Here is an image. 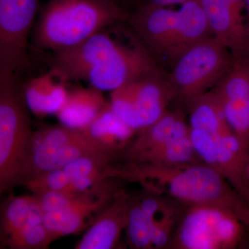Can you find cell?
Instances as JSON below:
<instances>
[{
    "label": "cell",
    "mask_w": 249,
    "mask_h": 249,
    "mask_svg": "<svg viewBox=\"0 0 249 249\" xmlns=\"http://www.w3.org/2000/svg\"><path fill=\"white\" fill-rule=\"evenodd\" d=\"M158 71L155 57L137 36L127 46L104 31L76 47L55 52L51 70L64 83L85 80L102 91H114Z\"/></svg>",
    "instance_id": "cell-1"
},
{
    "label": "cell",
    "mask_w": 249,
    "mask_h": 249,
    "mask_svg": "<svg viewBox=\"0 0 249 249\" xmlns=\"http://www.w3.org/2000/svg\"><path fill=\"white\" fill-rule=\"evenodd\" d=\"M246 227L231 210L217 205H190L170 247L178 249H232L242 243Z\"/></svg>",
    "instance_id": "cell-6"
},
{
    "label": "cell",
    "mask_w": 249,
    "mask_h": 249,
    "mask_svg": "<svg viewBox=\"0 0 249 249\" xmlns=\"http://www.w3.org/2000/svg\"><path fill=\"white\" fill-rule=\"evenodd\" d=\"M233 57L213 36L187 49L172 65L168 78L178 97H196L217 85L231 67Z\"/></svg>",
    "instance_id": "cell-7"
},
{
    "label": "cell",
    "mask_w": 249,
    "mask_h": 249,
    "mask_svg": "<svg viewBox=\"0 0 249 249\" xmlns=\"http://www.w3.org/2000/svg\"><path fill=\"white\" fill-rule=\"evenodd\" d=\"M118 191L112 188L98 194L67 195L58 210L45 213L44 224L55 240L86 231Z\"/></svg>",
    "instance_id": "cell-10"
},
{
    "label": "cell",
    "mask_w": 249,
    "mask_h": 249,
    "mask_svg": "<svg viewBox=\"0 0 249 249\" xmlns=\"http://www.w3.org/2000/svg\"><path fill=\"white\" fill-rule=\"evenodd\" d=\"M126 237L129 247L134 249H152L151 223L142 211L140 198L131 196L129 201L128 218Z\"/></svg>",
    "instance_id": "cell-21"
},
{
    "label": "cell",
    "mask_w": 249,
    "mask_h": 249,
    "mask_svg": "<svg viewBox=\"0 0 249 249\" xmlns=\"http://www.w3.org/2000/svg\"><path fill=\"white\" fill-rule=\"evenodd\" d=\"M129 199L130 196L125 191H118L85 231L74 249H116L127 227Z\"/></svg>",
    "instance_id": "cell-11"
},
{
    "label": "cell",
    "mask_w": 249,
    "mask_h": 249,
    "mask_svg": "<svg viewBox=\"0 0 249 249\" xmlns=\"http://www.w3.org/2000/svg\"><path fill=\"white\" fill-rule=\"evenodd\" d=\"M131 181H139L147 191L169 195L190 205H217L231 210L249 228V204L217 170L205 163L162 167L129 163L124 167Z\"/></svg>",
    "instance_id": "cell-2"
},
{
    "label": "cell",
    "mask_w": 249,
    "mask_h": 249,
    "mask_svg": "<svg viewBox=\"0 0 249 249\" xmlns=\"http://www.w3.org/2000/svg\"><path fill=\"white\" fill-rule=\"evenodd\" d=\"M39 0H0V74L14 76L27 58Z\"/></svg>",
    "instance_id": "cell-8"
},
{
    "label": "cell",
    "mask_w": 249,
    "mask_h": 249,
    "mask_svg": "<svg viewBox=\"0 0 249 249\" xmlns=\"http://www.w3.org/2000/svg\"><path fill=\"white\" fill-rule=\"evenodd\" d=\"M14 76L0 74V193L21 183L34 131Z\"/></svg>",
    "instance_id": "cell-5"
},
{
    "label": "cell",
    "mask_w": 249,
    "mask_h": 249,
    "mask_svg": "<svg viewBox=\"0 0 249 249\" xmlns=\"http://www.w3.org/2000/svg\"><path fill=\"white\" fill-rule=\"evenodd\" d=\"M178 214L176 207L168 204L159 214V217L155 216L150 219L153 248L169 247L175 231Z\"/></svg>",
    "instance_id": "cell-25"
},
{
    "label": "cell",
    "mask_w": 249,
    "mask_h": 249,
    "mask_svg": "<svg viewBox=\"0 0 249 249\" xmlns=\"http://www.w3.org/2000/svg\"><path fill=\"white\" fill-rule=\"evenodd\" d=\"M55 78L56 77L50 71L31 80L24 88V101L35 115H56L66 102L69 91L64 82H56Z\"/></svg>",
    "instance_id": "cell-16"
},
{
    "label": "cell",
    "mask_w": 249,
    "mask_h": 249,
    "mask_svg": "<svg viewBox=\"0 0 249 249\" xmlns=\"http://www.w3.org/2000/svg\"><path fill=\"white\" fill-rule=\"evenodd\" d=\"M190 132V124H186L181 111L167 110L158 120L139 131L123 152L129 162L135 163L167 141Z\"/></svg>",
    "instance_id": "cell-14"
},
{
    "label": "cell",
    "mask_w": 249,
    "mask_h": 249,
    "mask_svg": "<svg viewBox=\"0 0 249 249\" xmlns=\"http://www.w3.org/2000/svg\"><path fill=\"white\" fill-rule=\"evenodd\" d=\"M135 163L162 167H181L204 163L195 148L190 133L167 141Z\"/></svg>",
    "instance_id": "cell-19"
},
{
    "label": "cell",
    "mask_w": 249,
    "mask_h": 249,
    "mask_svg": "<svg viewBox=\"0 0 249 249\" xmlns=\"http://www.w3.org/2000/svg\"><path fill=\"white\" fill-rule=\"evenodd\" d=\"M109 104L111 110L123 122L136 132L140 131V124L128 83L111 91Z\"/></svg>",
    "instance_id": "cell-26"
},
{
    "label": "cell",
    "mask_w": 249,
    "mask_h": 249,
    "mask_svg": "<svg viewBox=\"0 0 249 249\" xmlns=\"http://www.w3.org/2000/svg\"><path fill=\"white\" fill-rule=\"evenodd\" d=\"M191 129L220 135L232 131L224 114V105L214 91L186 100Z\"/></svg>",
    "instance_id": "cell-17"
},
{
    "label": "cell",
    "mask_w": 249,
    "mask_h": 249,
    "mask_svg": "<svg viewBox=\"0 0 249 249\" xmlns=\"http://www.w3.org/2000/svg\"><path fill=\"white\" fill-rule=\"evenodd\" d=\"M224 111L226 120L232 132L249 150V107L245 100L226 103Z\"/></svg>",
    "instance_id": "cell-27"
},
{
    "label": "cell",
    "mask_w": 249,
    "mask_h": 249,
    "mask_svg": "<svg viewBox=\"0 0 249 249\" xmlns=\"http://www.w3.org/2000/svg\"><path fill=\"white\" fill-rule=\"evenodd\" d=\"M127 13L114 0H50L41 11L34 43L40 49L60 52L76 47L116 22Z\"/></svg>",
    "instance_id": "cell-3"
},
{
    "label": "cell",
    "mask_w": 249,
    "mask_h": 249,
    "mask_svg": "<svg viewBox=\"0 0 249 249\" xmlns=\"http://www.w3.org/2000/svg\"><path fill=\"white\" fill-rule=\"evenodd\" d=\"M140 4H152L167 7L172 5L182 4L191 0H140Z\"/></svg>",
    "instance_id": "cell-28"
},
{
    "label": "cell",
    "mask_w": 249,
    "mask_h": 249,
    "mask_svg": "<svg viewBox=\"0 0 249 249\" xmlns=\"http://www.w3.org/2000/svg\"><path fill=\"white\" fill-rule=\"evenodd\" d=\"M35 196H9L1 205V237L3 242L27 222Z\"/></svg>",
    "instance_id": "cell-22"
},
{
    "label": "cell",
    "mask_w": 249,
    "mask_h": 249,
    "mask_svg": "<svg viewBox=\"0 0 249 249\" xmlns=\"http://www.w3.org/2000/svg\"><path fill=\"white\" fill-rule=\"evenodd\" d=\"M114 1H116V2L119 3V1H124V0H114Z\"/></svg>",
    "instance_id": "cell-32"
},
{
    "label": "cell",
    "mask_w": 249,
    "mask_h": 249,
    "mask_svg": "<svg viewBox=\"0 0 249 249\" xmlns=\"http://www.w3.org/2000/svg\"><path fill=\"white\" fill-rule=\"evenodd\" d=\"M248 152H249V147Z\"/></svg>",
    "instance_id": "cell-34"
},
{
    "label": "cell",
    "mask_w": 249,
    "mask_h": 249,
    "mask_svg": "<svg viewBox=\"0 0 249 249\" xmlns=\"http://www.w3.org/2000/svg\"><path fill=\"white\" fill-rule=\"evenodd\" d=\"M247 60H248L249 65V47L248 49V52H247Z\"/></svg>",
    "instance_id": "cell-31"
},
{
    "label": "cell",
    "mask_w": 249,
    "mask_h": 249,
    "mask_svg": "<svg viewBox=\"0 0 249 249\" xmlns=\"http://www.w3.org/2000/svg\"><path fill=\"white\" fill-rule=\"evenodd\" d=\"M22 186L27 187L34 195L47 192L76 194L72 186L71 178L62 168L50 170L28 178L22 183Z\"/></svg>",
    "instance_id": "cell-24"
},
{
    "label": "cell",
    "mask_w": 249,
    "mask_h": 249,
    "mask_svg": "<svg viewBox=\"0 0 249 249\" xmlns=\"http://www.w3.org/2000/svg\"><path fill=\"white\" fill-rule=\"evenodd\" d=\"M83 131L90 138L114 153L124 151L137 133L113 112L110 104Z\"/></svg>",
    "instance_id": "cell-18"
},
{
    "label": "cell",
    "mask_w": 249,
    "mask_h": 249,
    "mask_svg": "<svg viewBox=\"0 0 249 249\" xmlns=\"http://www.w3.org/2000/svg\"><path fill=\"white\" fill-rule=\"evenodd\" d=\"M245 176L246 181H247V184L249 186V160L247 162V164L246 165Z\"/></svg>",
    "instance_id": "cell-30"
},
{
    "label": "cell",
    "mask_w": 249,
    "mask_h": 249,
    "mask_svg": "<svg viewBox=\"0 0 249 249\" xmlns=\"http://www.w3.org/2000/svg\"><path fill=\"white\" fill-rule=\"evenodd\" d=\"M214 92L223 105L249 96V65L247 57L233 58L231 67L218 82Z\"/></svg>",
    "instance_id": "cell-20"
},
{
    "label": "cell",
    "mask_w": 249,
    "mask_h": 249,
    "mask_svg": "<svg viewBox=\"0 0 249 249\" xmlns=\"http://www.w3.org/2000/svg\"><path fill=\"white\" fill-rule=\"evenodd\" d=\"M190 135L203 163L217 170L248 201L249 186L245 176L249 160L247 147L232 131L214 135L191 129Z\"/></svg>",
    "instance_id": "cell-9"
},
{
    "label": "cell",
    "mask_w": 249,
    "mask_h": 249,
    "mask_svg": "<svg viewBox=\"0 0 249 249\" xmlns=\"http://www.w3.org/2000/svg\"><path fill=\"white\" fill-rule=\"evenodd\" d=\"M213 36L229 49L234 59L245 58L249 47L246 23L236 16L229 0H199Z\"/></svg>",
    "instance_id": "cell-13"
},
{
    "label": "cell",
    "mask_w": 249,
    "mask_h": 249,
    "mask_svg": "<svg viewBox=\"0 0 249 249\" xmlns=\"http://www.w3.org/2000/svg\"><path fill=\"white\" fill-rule=\"evenodd\" d=\"M245 5L247 11V22H246V27H247V34L249 38V0H245Z\"/></svg>",
    "instance_id": "cell-29"
},
{
    "label": "cell",
    "mask_w": 249,
    "mask_h": 249,
    "mask_svg": "<svg viewBox=\"0 0 249 249\" xmlns=\"http://www.w3.org/2000/svg\"><path fill=\"white\" fill-rule=\"evenodd\" d=\"M141 130L155 123L168 110L167 107L178 93L169 78L160 71L128 83Z\"/></svg>",
    "instance_id": "cell-12"
},
{
    "label": "cell",
    "mask_w": 249,
    "mask_h": 249,
    "mask_svg": "<svg viewBox=\"0 0 249 249\" xmlns=\"http://www.w3.org/2000/svg\"><path fill=\"white\" fill-rule=\"evenodd\" d=\"M54 241L44 223L27 222L4 243L11 249H47Z\"/></svg>",
    "instance_id": "cell-23"
},
{
    "label": "cell",
    "mask_w": 249,
    "mask_h": 249,
    "mask_svg": "<svg viewBox=\"0 0 249 249\" xmlns=\"http://www.w3.org/2000/svg\"><path fill=\"white\" fill-rule=\"evenodd\" d=\"M109 106L103 91L91 86L69 91L62 109L56 114L62 125L83 130Z\"/></svg>",
    "instance_id": "cell-15"
},
{
    "label": "cell",
    "mask_w": 249,
    "mask_h": 249,
    "mask_svg": "<svg viewBox=\"0 0 249 249\" xmlns=\"http://www.w3.org/2000/svg\"><path fill=\"white\" fill-rule=\"evenodd\" d=\"M134 34L153 56L162 57L173 65L187 49L202 39L200 22L184 8L140 4L127 19Z\"/></svg>",
    "instance_id": "cell-4"
},
{
    "label": "cell",
    "mask_w": 249,
    "mask_h": 249,
    "mask_svg": "<svg viewBox=\"0 0 249 249\" xmlns=\"http://www.w3.org/2000/svg\"><path fill=\"white\" fill-rule=\"evenodd\" d=\"M248 201V203H249V198H248V201Z\"/></svg>",
    "instance_id": "cell-33"
}]
</instances>
